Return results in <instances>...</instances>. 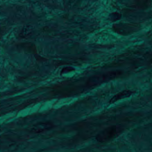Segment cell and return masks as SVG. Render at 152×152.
<instances>
[{"label":"cell","mask_w":152,"mask_h":152,"mask_svg":"<svg viewBox=\"0 0 152 152\" xmlns=\"http://www.w3.org/2000/svg\"><path fill=\"white\" fill-rule=\"evenodd\" d=\"M116 125L107 127L100 132L96 137V139L100 142H109L118 137L120 132Z\"/></svg>","instance_id":"obj_1"},{"label":"cell","mask_w":152,"mask_h":152,"mask_svg":"<svg viewBox=\"0 0 152 152\" xmlns=\"http://www.w3.org/2000/svg\"><path fill=\"white\" fill-rule=\"evenodd\" d=\"M132 94V92L129 90H125L120 92L116 94L115 96H114L111 100L109 101L110 104H113L115 102L120 99H123L125 98L129 97L130 96H131Z\"/></svg>","instance_id":"obj_2"}]
</instances>
